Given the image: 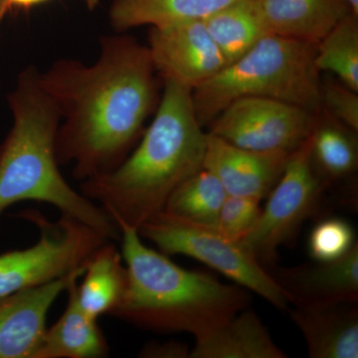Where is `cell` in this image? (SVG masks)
Masks as SVG:
<instances>
[{
  "label": "cell",
  "mask_w": 358,
  "mask_h": 358,
  "mask_svg": "<svg viewBox=\"0 0 358 358\" xmlns=\"http://www.w3.org/2000/svg\"><path fill=\"white\" fill-rule=\"evenodd\" d=\"M85 268L0 298V358H34L48 329L49 310Z\"/></svg>",
  "instance_id": "cell-11"
},
{
  "label": "cell",
  "mask_w": 358,
  "mask_h": 358,
  "mask_svg": "<svg viewBox=\"0 0 358 358\" xmlns=\"http://www.w3.org/2000/svg\"><path fill=\"white\" fill-rule=\"evenodd\" d=\"M357 131L322 109L313 133L312 162L326 187L355 173L358 164Z\"/></svg>",
  "instance_id": "cell-20"
},
{
  "label": "cell",
  "mask_w": 358,
  "mask_h": 358,
  "mask_svg": "<svg viewBox=\"0 0 358 358\" xmlns=\"http://www.w3.org/2000/svg\"><path fill=\"white\" fill-rule=\"evenodd\" d=\"M288 313L303 334L310 358L358 357L357 303L292 306Z\"/></svg>",
  "instance_id": "cell-14"
},
{
  "label": "cell",
  "mask_w": 358,
  "mask_h": 358,
  "mask_svg": "<svg viewBox=\"0 0 358 358\" xmlns=\"http://www.w3.org/2000/svg\"><path fill=\"white\" fill-rule=\"evenodd\" d=\"M189 358H287L259 315L248 307L194 336Z\"/></svg>",
  "instance_id": "cell-15"
},
{
  "label": "cell",
  "mask_w": 358,
  "mask_h": 358,
  "mask_svg": "<svg viewBox=\"0 0 358 358\" xmlns=\"http://www.w3.org/2000/svg\"><path fill=\"white\" fill-rule=\"evenodd\" d=\"M260 202L253 197L227 195L219 211L216 228L231 240L241 241L260 216Z\"/></svg>",
  "instance_id": "cell-25"
},
{
  "label": "cell",
  "mask_w": 358,
  "mask_h": 358,
  "mask_svg": "<svg viewBox=\"0 0 358 358\" xmlns=\"http://www.w3.org/2000/svg\"><path fill=\"white\" fill-rule=\"evenodd\" d=\"M47 0H9V9L10 8H22L28 9L30 7L37 6Z\"/></svg>",
  "instance_id": "cell-28"
},
{
  "label": "cell",
  "mask_w": 358,
  "mask_h": 358,
  "mask_svg": "<svg viewBox=\"0 0 358 358\" xmlns=\"http://www.w3.org/2000/svg\"><path fill=\"white\" fill-rule=\"evenodd\" d=\"M227 195L217 178L202 169L171 194L164 210L192 222L216 227Z\"/></svg>",
  "instance_id": "cell-22"
},
{
  "label": "cell",
  "mask_w": 358,
  "mask_h": 358,
  "mask_svg": "<svg viewBox=\"0 0 358 358\" xmlns=\"http://www.w3.org/2000/svg\"><path fill=\"white\" fill-rule=\"evenodd\" d=\"M190 350L180 343H152L143 348L141 357L164 358H189Z\"/></svg>",
  "instance_id": "cell-27"
},
{
  "label": "cell",
  "mask_w": 358,
  "mask_h": 358,
  "mask_svg": "<svg viewBox=\"0 0 358 358\" xmlns=\"http://www.w3.org/2000/svg\"><path fill=\"white\" fill-rule=\"evenodd\" d=\"M138 232L141 239L152 242L166 256L190 257L238 286L262 296L278 310L288 312L292 307L288 294L255 257L216 227L192 222L162 210L141 224Z\"/></svg>",
  "instance_id": "cell-6"
},
{
  "label": "cell",
  "mask_w": 358,
  "mask_h": 358,
  "mask_svg": "<svg viewBox=\"0 0 358 358\" xmlns=\"http://www.w3.org/2000/svg\"><path fill=\"white\" fill-rule=\"evenodd\" d=\"M90 10H93L100 3V0H82Z\"/></svg>",
  "instance_id": "cell-31"
},
{
  "label": "cell",
  "mask_w": 358,
  "mask_h": 358,
  "mask_svg": "<svg viewBox=\"0 0 358 358\" xmlns=\"http://www.w3.org/2000/svg\"><path fill=\"white\" fill-rule=\"evenodd\" d=\"M39 73L34 66L21 71L7 96L13 124L0 147V217L20 202H41L106 239L120 241L121 232L107 212L76 192L61 173L56 155L60 110L40 83Z\"/></svg>",
  "instance_id": "cell-3"
},
{
  "label": "cell",
  "mask_w": 358,
  "mask_h": 358,
  "mask_svg": "<svg viewBox=\"0 0 358 358\" xmlns=\"http://www.w3.org/2000/svg\"><path fill=\"white\" fill-rule=\"evenodd\" d=\"M78 280L66 289L68 301L64 313L47 329L34 358H101L109 355L110 345L98 320L89 317L78 303Z\"/></svg>",
  "instance_id": "cell-17"
},
{
  "label": "cell",
  "mask_w": 358,
  "mask_h": 358,
  "mask_svg": "<svg viewBox=\"0 0 358 358\" xmlns=\"http://www.w3.org/2000/svg\"><path fill=\"white\" fill-rule=\"evenodd\" d=\"M312 143L313 134L289 155L255 225L239 242L265 268L275 264L279 249L293 243L322 208L327 187L313 169Z\"/></svg>",
  "instance_id": "cell-8"
},
{
  "label": "cell",
  "mask_w": 358,
  "mask_h": 358,
  "mask_svg": "<svg viewBox=\"0 0 358 358\" xmlns=\"http://www.w3.org/2000/svg\"><path fill=\"white\" fill-rule=\"evenodd\" d=\"M260 8L270 34L315 44L352 13L345 0H260Z\"/></svg>",
  "instance_id": "cell-16"
},
{
  "label": "cell",
  "mask_w": 358,
  "mask_h": 358,
  "mask_svg": "<svg viewBox=\"0 0 358 358\" xmlns=\"http://www.w3.org/2000/svg\"><path fill=\"white\" fill-rule=\"evenodd\" d=\"M204 24L227 65L268 34L261 13L260 0H236L205 20Z\"/></svg>",
  "instance_id": "cell-21"
},
{
  "label": "cell",
  "mask_w": 358,
  "mask_h": 358,
  "mask_svg": "<svg viewBox=\"0 0 358 358\" xmlns=\"http://www.w3.org/2000/svg\"><path fill=\"white\" fill-rule=\"evenodd\" d=\"M317 44L265 35L253 48L192 90L195 115L202 127L230 103L246 96L273 99L320 114L322 109Z\"/></svg>",
  "instance_id": "cell-5"
},
{
  "label": "cell",
  "mask_w": 358,
  "mask_h": 358,
  "mask_svg": "<svg viewBox=\"0 0 358 358\" xmlns=\"http://www.w3.org/2000/svg\"><path fill=\"white\" fill-rule=\"evenodd\" d=\"M355 238L352 226L345 219H324L310 232L308 253L317 262L336 260L357 243Z\"/></svg>",
  "instance_id": "cell-24"
},
{
  "label": "cell",
  "mask_w": 358,
  "mask_h": 358,
  "mask_svg": "<svg viewBox=\"0 0 358 358\" xmlns=\"http://www.w3.org/2000/svg\"><path fill=\"white\" fill-rule=\"evenodd\" d=\"M206 141L192 90L164 81L154 119L136 147L114 171L81 182L80 192L102 207L119 229H138L203 169Z\"/></svg>",
  "instance_id": "cell-2"
},
{
  "label": "cell",
  "mask_w": 358,
  "mask_h": 358,
  "mask_svg": "<svg viewBox=\"0 0 358 358\" xmlns=\"http://www.w3.org/2000/svg\"><path fill=\"white\" fill-rule=\"evenodd\" d=\"M348 8L355 15L358 16V0H345Z\"/></svg>",
  "instance_id": "cell-30"
},
{
  "label": "cell",
  "mask_w": 358,
  "mask_h": 358,
  "mask_svg": "<svg viewBox=\"0 0 358 358\" xmlns=\"http://www.w3.org/2000/svg\"><path fill=\"white\" fill-rule=\"evenodd\" d=\"M16 216L36 226L39 239L31 247L0 255V298L86 267L92 254L110 241L65 214L57 221L49 220L37 209H27Z\"/></svg>",
  "instance_id": "cell-7"
},
{
  "label": "cell",
  "mask_w": 358,
  "mask_h": 358,
  "mask_svg": "<svg viewBox=\"0 0 358 358\" xmlns=\"http://www.w3.org/2000/svg\"><path fill=\"white\" fill-rule=\"evenodd\" d=\"M148 48L162 82H173L192 91L227 65L204 21L152 26Z\"/></svg>",
  "instance_id": "cell-10"
},
{
  "label": "cell",
  "mask_w": 358,
  "mask_h": 358,
  "mask_svg": "<svg viewBox=\"0 0 358 358\" xmlns=\"http://www.w3.org/2000/svg\"><path fill=\"white\" fill-rule=\"evenodd\" d=\"M9 0H0V24H1L2 20H3L4 15L9 9Z\"/></svg>",
  "instance_id": "cell-29"
},
{
  "label": "cell",
  "mask_w": 358,
  "mask_h": 358,
  "mask_svg": "<svg viewBox=\"0 0 358 358\" xmlns=\"http://www.w3.org/2000/svg\"><path fill=\"white\" fill-rule=\"evenodd\" d=\"M115 241L101 245L86 263L83 281L77 285V300L92 319L112 315L128 288V270Z\"/></svg>",
  "instance_id": "cell-18"
},
{
  "label": "cell",
  "mask_w": 358,
  "mask_h": 358,
  "mask_svg": "<svg viewBox=\"0 0 358 358\" xmlns=\"http://www.w3.org/2000/svg\"><path fill=\"white\" fill-rule=\"evenodd\" d=\"M291 154L238 148L207 131L203 169L217 178L228 195L262 200L277 185Z\"/></svg>",
  "instance_id": "cell-13"
},
{
  "label": "cell",
  "mask_w": 358,
  "mask_h": 358,
  "mask_svg": "<svg viewBox=\"0 0 358 358\" xmlns=\"http://www.w3.org/2000/svg\"><path fill=\"white\" fill-rule=\"evenodd\" d=\"M358 92L341 81L322 82V108L346 127L358 131Z\"/></svg>",
  "instance_id": "cell-26"
},
{
  "label": "cell",
  "mask_w": 358,
  "mask_h": 358,
  "mask_svg": "<svg viewBox=\"0 0 358 358\" xmlns=\"http://www.w3.org/2000/svg\"><path fill=\"white\" fill-rule=\"evenodd\" d=\"M266 270L288 294L292 306L357 303V242L345 256L336 260L315 261L296 267H279L274 264Z\"/></svg>",
  "instance_id": "cell-12"
},
{
  "label": "cell",
  "mask_w": 358,
  "mask_h": 358,
  "mask_svg": "<svg viewBox=\"0 0 358 358\" xmlns=\"http://www.w3.org/2000/svg\"><path fill=\"white\" fill-rule=\"evenodd\" d=\"M358 16L352 13L336 23L317 43L315 64L358 92Z\"/></svg>",
  "instance_id": "cell-23"
},
{
  "label": "cell",
  "mask_w": 358,
  "mask_h": 358,
  "mask_svg": "<svg viewBox=\"0 0 358 358\" xmlns=\"http://www.w3.org/2000/svg\"><path fill=\"white\" fill-rule=\"evenodd\" d=\"M236 0H114L110 21L117 32L148 25L204 21Z\"/></svg>",
  "instance_id": "cell-19"
},
{
  "label": "cell",
  "mask_w": 358,
  "mask_h": 358,
  "mask_svg": "<svg viewBox=\"0 0 358 358\" xmlns=\"http://www.w3.org/2000/svg\"><path fill=\"white\" fill-rule=\"evenodd\" d=\"M320 114L282 101L246 96L230 103L210 122L208 133L238 148L291 154L312 136Z\"/></svg>",
  "instance_id": "cell-9"
},
{
  "label": "cell",
  "mask_w": 358,
  "mask_h": 358,
  "mask_svg": "<svg viewBox=\"0 0 358 358\" xmlns=\"http://www.w3.org/2000/svg\"><path fill=\"white\" fill-rule=\"evenodd\" d=\"M120 232L128 288L110 317L155 333L196 336L249 307L246 289L176 265L143 244L136 228L122 226Z\"/></svg>",
  "instance_id": "cell-4"
},
{
  "label": "cell",
  "mask_w": 358,
  "mask_h": 358,
  "mask_svg": "<svg viewBox=\"0 0 358 358\" xmlns=\"http://www.w3.org/2000/svg\"><path fill=\"white\" fill-rule=\"evenodd\" d=\"M121 33L101 39L94 64L60 59L39 73L60 110L59 164H72L81 182L117 169L159 106V77L148 46Z\"/></svg>",
  "instance_id": "cell-1"
}]
</instances>
